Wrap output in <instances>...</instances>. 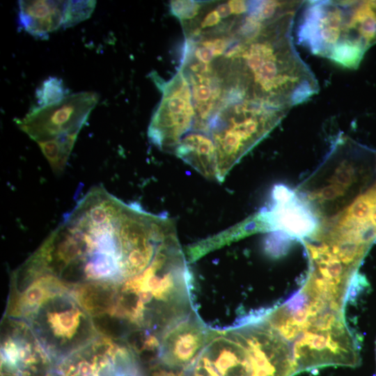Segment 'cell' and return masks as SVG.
<instances>
[{
    "label": "cell",
    "instance_id": "6da1fadb",
    "mask_svg": "<svg viewBox=\"0 0 376 376\" xmlns=\"http://www.w3.org/2000/svg\"><path fill=\"white\" fill-rule=\"evenodd\" d=\"M4 315L29 325L54 366L99 335L70 288L32 268L12 277Z\"/></svg>",
    "mask_w": 376,
    "mask_h": 376
},
{
    "label": "cell",
    "instance_id": "7a4b0ae2",
    "mask_svg": "<svg viewBox=\"0 0 376 376\" xmlns=\"http://www.w3.org/2000/svg\"><path fill=\"white\" fill-rule=\"evenodd\" d=\"M188 280V263L177 235L146 270L116 283L112 318L122 323L127 335L143 331L161 338L193 313Z\"/></svg>",
    "mask_w": 376,
    "mask_h": 376
},
{
    "label": "cell",
    "instance_id": "3957f363",
    "mask_svg": "<svg viewBox=\"0 0 376 376\" xmlns=\"http://www.w3.org/2000/svg\"><path fill=\"white\" fill-rule=\"evenodd\" d=\"M302 6L297 38L312 54L356 69L376 43V1H308Z\"/></svg>",
    "mask_w": 376,
    "mask_h": 376
},
{
    "label": "cell",
    "instance_id": "277c9868",
    "mask_svg": "<svg viewBox=\"0 0 376 376\" xmlns=\"http://www.w3.org/2000/svg\"><path fill=\"white\" fill-rule=\"evenodd\" d=\"M290 345L297 373L361 364L358 343L346 323L344 311L318 298L308 296L307 311L296 323Z\"/></svg>",
    "mask_w": 376,
    "mask_h": 376
},
{
    "label": "cell",
    "instance_id": "5b68a950",
    "mask_svg": "<svg viewBox=\"0 0 376 376\" xmlns=\"http://www.w3.org/2000/svg\"><path fill=\"white\" fill-rule=\"evenodd\" d=\"M58 376H136L143 367L122 340L98 335L56 363Z\"/></svg>",
    "mask_w": 376,
    "mask_h": 376
},
{
    "label": "cell",
    "instance_id": "8992f818",
    "mask_svg": "<svg viewBox=\"0 0 376 376\" xmlns=\"http://www.w3.org/2000/svg\"><path fill=\"white\" fill-rule=\"evenodd\" d=\"M94 92L68 95L61 101L32 109L16 120L19 129L38 143L78 134L98 102Z\"/></svg>",
    "mask_w": 376,
    "mask_h": 376
},
{
    "label": "cell",
    "instance_id": "52a82bcc",
    "mask_svg": "<svg viewBox=\"0 0 376 376\" xmlns=\"http://www.w3.org/2000/svg\"><path fill=\"white\" fill-rule=\"evenodd\" d=\"M246 353L250 376H294L292 347L262 319L231 329Z\"/></svg>",
    "mask_w": 376,
    "mask_h": 376
},
{
    "label": "cell",
    "instance_id": "ba28073f",
    "mask_svg": "<svg viewBox=\"0 0 376 376\" xmlns=\"http://www.w3.org/2000/svg\"><path fill=\"white\" fill-rule=\"evenodd\" d=\"M1 333V368L18 376H46L53 370L51 359L25 321L4 315Z\"/></svg>",
    "mask_w": 376,
    "mask_h": 376
},
{
    "label": "cell",
    "instance_id": "9c48e42d",
    "mask_svg": "<svg viewBox=\"0 0 376 376\" xmlns=\"http://www.w3.org/2000/svg\"><path fill=\"white\" fill-rule=\"evenodd\" d=\"M187 376H250L244 346L232 330L212 331Z\"/></svg>",
    "mask_w": 376,
    "mask_h": 376
},
{
    "label": "cell",
    "instance_id": "30bf717a",
    "mask_svg": "<svg viewBox=\"0 0 376 376\" xmlns=\"http://www.w3.org/2000/svg\"><path fill=\"white\" fill-rule=\"evenodd\" d=\"M212 331L191 313L161 336L158 362L187 370L203 350Z\"/></svg>",
    "mask_w": 376,
    "mask_h": 376
},
{
    "label": "cell",
    "instance_id": "8fae6325",
    "mask_svg": "<svg viewBox=\"0 0 376 376\" xmlns=\"http://www.w3.org/2000/svg\"><path fill=\"white\" fill-rule=\"evenodd\" d=\"M259 216L265 231L279 232L296 238L309 237L317 229L316 217L308 206L295 196L274 205Z\"/></svg>",
    "mask_w": 376,
    "mask_h": 376
},
{
    "label": "cell",
    "instance_id": "7c38bea8",
    "mask_svg": "<svg viewBox=\"0 0 376 376\" xmlns=\"http://www.w3.org/2000/svg\"><path fill=\"white\" fill-rule=\"evenodd\" d=\"M68 1H19L18 25L37 39L46 40L49 34L63 27Z\"/></svg>",
    "mask_w": 376,
    "mask_h": 376
},
{
    "label": "cell",
    "instance_id": "4fadbf2b",
    "mask_svg": "<svg viewBox=\"0 0 376 376\" xmlns=\"http://www.w3.org/2000/svg\"><path fill=\"white\" fill-rule=\"evenodd\" d=\"M116 283L89 281L70 289L78 302L93 319L113 315Z\"/></svg>",
    "mask_w": 376,
    "mask_h": 376
},
{
    "label": "cell",
    "instance_id": "5bb4252c",
    "mask_svg": "<svg viewBox=\"0 0 376 376\" xmlns=\"http://www.w3.org/2000/svg\"><path fill=\"white\" fill-rule=\"evenodd\" d=\"M77 135H68L38 143L54 172L60 173L63 171Z\"/></svg>",
    "mask_w": 376,
    "mask_h": 376
},
{
    "label": "cell",
    "instance_id": "9a60e30c",
    "mask_svg": "<svg viewBox=\"0 0 376 376\" xmlns=\"http://www.w3.org/2000/svg\"><path fill=\"white\" fill-rule=\"evenodd\" d=\"M68 93L62 79L50 76L45 79L36 90L38 107H43L56 103Z\"/></svg>",
    "mask_w": 376,
    "mask_h": 376
},
{
    "label": "cell",
    "instance_id": "2e32d148",
    "mask_svg": "<svg viewBox=\"0 0 376 376\" xmlns=\"http://www.w3.org/2000/svg\"><path fill=\"white\" fill-rule=\"evenodd\" d=\"M96 1H68L63 28H68L88 19L93 13Z\"/></svg>",
    "mask_w": 376,
    "mask_h": 376
},
{
    "label": "cell",
    "instance_id": "e0dca14e",
    "mask_svg": "<svg viewBox=\"0 0 376 376\" xmlns=\"http://www.w3.org/2000/svg\"><path fill=\"white\" fill-rule=\"evenodd\" d=\"M373 207V204L365 194L357 197L343 214L357 222L361 223L370 220Z\"/></svg>",
    "mask_w": 376,
    "mask_h": 376
},
{
    "label": "cell",
    "instance_id": "ac0fdd59",
    "mask_svg": "<svg viewBox=\"0 0 376 376\" xmlns=\"http://www.w3.org/2000/svg\"><path fill=\"white\" fill-rule=\"evenodd\" d=\"M354 179L355 171L353 166L347 161H343L335 169L329 182L346 189L354 182Z\"/></svg>",
    "mask_w": 376,
    "mask_h": 376
},
{
    "label": "cell",
    "instance_id": "d6986e66",
    "mask_svg": "<svg viewBox=\"0 0 376 376\" xmlns=\"http://www.w3.org/2000/svg\"><path fill=\"white\" fill-rule=\"evenodd\" d=\"M172 13L181 19H189L198 13L199 4L192 1H172Z\"/></svg>",
    "mask_w": 376,
    "mask_h": 376
},
{
    "label": "cell",
    "instance_id": "ffe728a7",
    "mask_svg": "<svg viewBox=\"0 0 376 376\" xmlns=\"http://www.w3.org/2000/svg\"><path fill=\"white\" fill-rule=\"evenodd\" d=\"M143 376H187V370L176 369L159 362L143 368Z\"/></svg>",
    "mask_w": 376,
    "mask_h": 376
},
{
    "label": "cell",
    "instance_id": "44dd1931",
    "mask_svg": "<svg viewBox=\"0 0 376 376\" xmlns=\"http://www.w3.org/2000/svg\"><path fill=\"white\" fill-rule=\"evenodd\" d=\"M345 189L342 187L330 184L328 186L319 189L315 194V197L320 201H331L344 195Z\"/></svg>",
    "mask_w": 376,
    "mask_h": 376
},
{
    "label": "cell",
    "instance_id": "7402d4cb",
    "mask_svg": "<svg viewBox=\"0 0 376 376\" xmlns=\"http://www.w3.org/2000/svg\"><path fill=\"white\" fill-rule=\"evenodd\" d=\"M220 18L216 9L211 10L204 15L203 20L200 22V26L202 29L213 27L220 22Z\"/></svg>",
    "mask_w": 376,
    "mask_h": 376
},
{
    "label": "cell",
    "instance_id": "603a6c76",
    "mask_svg": "<svg viewBox=\"0 0 376 376\" xmlns=\"http://www.w3.org/2000/svg\"><path fill=\"white\" fill-rule=\"evenodd\" d=\"M215 9L219 17L221 18L228 17L232 14L228 3H221L218 5Z\"/></svg>",
    "mask_w": 376,
    "mask_h": 376
},
{
    "label": "cell",
    "instance_id": "cb8c5ba5",
    "mask_svg": "<svg viewBox=\"0 0 376 376\" xmlns=\"http://www.w3.org/2000/svg\"><path fill=\"white\" fill-rule=\"evenodd\" d=\"M370 220L372 224L376 227V204H373V207L370 215Z\"/></svg>",
    "mask_w": 376,
    "mask_h": 376
},
{
    "label": "cell",
    "instance_id": "d4e9b609",
    "mask_svg": "<svg viewBox=\"0 0 376 376\" xmlns=\"http://www.w3.org/2000/svg\"><path fill=\"white\" fill-rule=\"evenodd\" d=\"M1 376H18L13 372L1 367Z\"/></svg>",
    "mask_w": 376,
    "mask_h": 376
},
{
    "label": "cell",
    "instance_id": "484cf974",
    "mask_svg": "<svg viewBox=\"0 0 376 376\" xmlns=\"http://www.w3.org/2000/svg\"><path fill=\"white\" fill-rule=\"evenodd\" d=\"M46 376H58V375L54 370H52Z\"/></svg>",
    "mask_w": 376,
    "mask_h": 376
},
{
    "label": "cell",
    "instance_id": "4316f807",
    "mask_svg": "<svg viewBox=\"0 0 376 376\" xmlns=\"http://www.w3.org/2000/svg\"><path fill=\"white\" fill-rule=\"evenodd\" d=\"M375 357H376V342H375Z\"/></svg>",
    "mask_w": 376,
    "mask_h": 376
}]
</instances>
